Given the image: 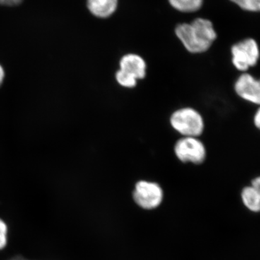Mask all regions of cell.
I'll return each mask as SVG.
<instances>
[{
    "label": "cell",
    "mask_w": 260,
    "mask_h": 260,
    "mask_svg": "<svg viewBox=\"0 0 260 260\" xmlns=\"http://www.w3.org/2000/svg\"><path fill=\"white\" fill-rule=\"evenodd\" d=\"M12 260H26V259H20V258L17 257V258H15V259H12Z\"/></svg>",
    "instance_id": "cell-17"
},
{
    "label": "cell",
    "mask_w": 260,
    "mask_h": 260,
    "mask_svg": "<svg viewBox=\"0 0 260 260\" xmlns=\"http://www.w3.org/2000/svg\"><path fill=\"white\" fill-rule=\"evenodd\" d=\"M236 93L246 102L254 104L260 103V84L252 75L244 73L239 77L234 85Z\"/></svg>",
    "instance_id": "cell-6"
},
{
    "label": "cell",
    "mask_w": 260,
    "mask_h": 260,
    "mask_svg": "<svg viewBox=\"0 0 260 260\" xmlns=\"http://www.w3.org/2000/svg\"><path fill=\"white\" fill-rule=\"evenodd\" d=\"M254 124L256 126V128H259L260 126V112L259 109H258L257 112L254 114Z\"/></svg>",
    "instance_id": "cell-14"
},
{
    "label": "cell",
    "mask_w": 260,
    "mask_h": 260,
    "mask_svg": "<svg viewBox=\"0 0 260 260\" xmlns=\"http://www.w3.org/2000/svg\"><path fill=\"white\" fill-rule=\"evenodd\" d=\"M173 8L184 13L195 12L201 8L203 0H169Z\"/></svg>",
    "instance_id": "cell-10"
},
{
    "label": "cell",
    "mask_w": 260,
    "mask_h": 260,
    "mask_svg": "<svg viewBox=\"0 0 260 260\" xmlns=\"http://www.w3.org/2000/svg\"><path fill=\"white\" fill-rule=\"evenodd\" d=\"M231 1L247 11L257 12L260 9V0H231Z\"/></svg>",
    "instance_id": "cell-11"
},
{
    "label": "cell",
    "mask_w": 260,
    "mask_h": 260,
    "mask_svg": "<svg viewBox=\"0 0 260 260\" xmlns=\"http://www.w3.org/2000/svg\"><path fill=\"white\" fill-rule=\"evenodd\" d=\"M232 63L239 71L246 72L255 66L259 60V51L257 43L247 39L237 43L232 48Z\"/></svg>",
    "instance_id": "cell-3"
},
{
    "label": "cell",
    "mask_w": 260,
    "mask_h": 260,
    "mask_svg": "<svg viewBox=\"0 0 260 260\" xmlns=\"http://www.w3.org/2000/svg\"><path fill=\"white\" fill-rule=\"evenodd\" d=\"M118 0H88L87 7L97 18H107L116 11Z\"/></svg>",
    "instance_id": "cell-8"
},
{
    "label": "cell",
    "mask_w": 260,
    "mask_h": 260,
    "mask_svg": "<svg viewBox=\"0 0 260 260\" xmlns=\"http://www.w3.org/2000/svg\"><path fill=\"white\" fill-rule=\"evenodd\" d=\"M119 67V72L136 80L144 79L146 76V62L138 54H128L122 56Z\"/></svg>",
    "instance_id": "cell-7"
},
{
    "label": "cell",
    "mask_w": 260,
    "mask_h": 260,
    "mask_svg": "<svg viewBox=\"0 0 260 260\" xmlns=\"http://www.w3.org/2000/svg\"><path fill=\"white\" fill-rule=\"evenodd\" d=\"M133 198L135 203L144 209H154L162 200L161 187L156 183L140 181L135 186Z\"/></svg>",
    "instance_id": "cell-5"
},
{
    "label": "cell",
    "mask_w": 260,
    "mask_h": 260,
    "mask_svg": "<svg viewBox=\"0 0 260 260\" xmlns=\"http://www.w3.org/2000/svg\"><path fill=\"white\" fill-rule=\"evenodd\" d=\"M242 198L243 203L248 209L251 211L258 212L260 208L259 190L254 189L252 186H247L242 191Z\"/></svg>",
    "instance_id": "cell-9"
},
{
    "label": "cell",
    "mask_w": 260,
    "mask_h": 260,
    "mask_svg": "<svg viewBox=\"0 0 260 260\" xmlns=\"http://www.w3.org/2000/svg\"><path fill=\"white\" fill-rule=\"evenodd\" d=\"M7 244V225L0 219V249H3Z\"/></svg>",
    "instance_id": "cell-12"
},
{
    "label": "cell",
    "mask_w": 260,
    "mask_h": 260,
    "mask_svg": "<svg viewBox=\"0 0 260 260\" xmlns=\"http://www.w3.org/2000/svg\"><path fill=\"white\" fill-rule=\"evenodd\" d=\"M23 0H0V5L6 6H15L20 4Z\"/></svg>",
    "instance_id": "cell-13"
},
{
    "label": "cell",
    "mask_w": 260,
    "mask_h": 260,
    "mask_svg": "<svg viewBox=\"0 0 260 260\" xmlns=\"http://www.w3.org/2000/svg\"><path fill=\"white\" fill-rule=\"evenodd\" d=\"M251 186L254 189H257V190H259L260 187V178L257 177L256 179H254V180L251 181Z\"/></svg>",
    "instance_id": "cell-15"
},
{
    "label": "cell",
    "mask_w": 260,
    "mask_h": 260,
    "mask_svg": "<svg viewBox=\"0 0 260 260\" xmlns=\"http://www.w3.org/2000/svg\"><path fill=\"white\" fill-rule=\"evenodd\" d=\"M175 32L186 50L193 54L208 51L217 38L213 23L203 18L196 19L191 23L180 24Z\"/></svg>",
    "instance_id": "cell-1"
},
{
    "label": "cell",
    "mask_w": 260,
    "mask_h": 260,
    "mask_svg": "<svg viewBox=\"0 0 260 260\" xmlns=\"http://www.w3.org/2000/svg\"><path fill=\"white\" fill-rule=\"evenodd\" d=\"M174 152L179 160L184 162L202 164L206 157L204 144L198 138L183 137L174 146Z\"/></svg>",
    "instance_id": "cell-4"
},
{
    "label": "cell",
    "mask_w": 260,
    "mask_h": 260,
    "mask_svg": "<svg viewBox=\"0 0 260 260\" xmlns=\"http://www.w3.org/2000/svg\"><path fill=\"white\" fill-rule=\"evenodd\" d=\"M4 70H3V68H2L1 65H0V85H1L2 83H3V79H4Z\"/></svg>",
    "instance_id": "cell-16"
},
{
    "label": "cell",
    "mask_w": 260,
    "mask_h": 260,
    "mask_svg": "<svg viewBox=\"0 0 260 260\" xmlns=\"http://www.w3.org/2000/svg\"><path fill=\"white\" fill-rule=\"evenodd\" d=\"M171 125L184 137L198 138L204 130L203 116L192 108H183L173 113Z\"/></svg>",
    "instance_id": "cell-2"
}]
</instances>
